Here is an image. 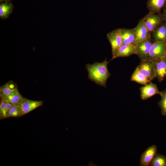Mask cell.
<instances>
[{
	"label": "cell",
	"mask_w": 166,
	"mask_h": 166,
	"mask_svg": "<svg viewBox=\"0 0 166 166\" xmlns=\"http://www.w3.org/2000/svg\"><path fill=\"white\" fill-rule=\"evenodd\" d=\"M108 63L106 58L102 62L96 61L92 64H86L88 78L96 84L106 88L107 81L111 76L108 69Z\"/></svg>",
	"instance_id": "1"
},
{
	"label": "cell",
	"mask_w": 166,
	"mask_h": 166,
	"mask_svg": "<svg viewBox=\"0 0 166 166\" xmlns=\"http://www.w3.org/2000/svg\"><path fill=\"white\" fill-rule=\"evenodd\" d=\"M141 61L136 68L151 81L156 77L153 61L149 59Z\"/></svg>",
	"instance_id": "2"
},
{
	"label": "cell",
	"mask_w": 166,
	"mask_h": 166,
	"mask_svg": "<svg viewBox=\"0 0 166 166\" xmlns=\"http://www.w3.org/2000/svg\"><path fill=\"white\" fill-rule=\"evenodd\" d=\"M107 38L111 45L113 57L122 45L121 28L115 29L108 33L107 34Z\"/></svg>",
	"instance_id": "3"
},
{
	"label": "cell",
	"mask_w": 166,
	"mask_h": 166,
	"mask_svg": "<svg viewBox=\"0 0 166 166\" xmlns=\"http://www.w3.org/2000/svg\"><path fill=\"white\" fill-rule=\"evenodd\" d=\"M43 103L42 101L32 100L23 97L21 103L17 107L21 116L42 106Z\"/></svg>",
	"instance_id": "4"
},
{
	"label": "cell",
	"mask_w": 166,
	"mask_h": 166,
	"mask_svg": "<svg viewBox=\"0 0 166 166\" xmlns=\"http://www.w3.org/2000/svg\"><path fill=\"white\" fill-rule=\"evenodd\" d=\"M152 43L149 38L141 41L135 45L136 54L141 61L149 58L150 50Z\"/></svg>",
	"instance_id": "5"
},
{
	"label": "cell",
	"mask_w": 166,
	"mask_h": 166,
	"mask_svg": "<svg viewBox=\"0 0 166 166\" xmlns=\"http://www.w3.org/2000/svg\"><path fill=\"white\" fill-rule=\"evenodd\" d=\"M145 25L150 32H153L162 24V17L155 13L149 12L143 18Z\"/></svg>",
	"instance_id": "6"
},
{
	"label": "cell",
	"mask_w": 166,
	"mask_h": 166,
	"mask_svg": "<svg viewBox=\"0 0 166 166\" xmlns=\"http://www.w3.org/2000/svg\"><path fill=\"white\" fill-rule=\"evenodd\" d=\"M140 97L142 100H146L156 94L160 95L156 85L151 81L140 88Z\"/></svg>",
	"instance_id": "7"
},
{
	"label": "cell",
	"mask_w": 166,
	"mask_h": 166,
	"mask_svg": "<svg viewBox=\"0 0 166 166\" xmlns=\"http://www.w3.org/2000/svg\"><path fill=\"white\" fill-rule=\"evenodd\" d=\"M166 42H153L149 53V59L154 60L164 57Z\"/></svg>",
	"instance_id": "8"
},
{
	"label": "cell",
	"mask_w": 166,
	"mask_h": 166,
	"mask_svg": "<svg viewBox=\"0 0 166 166\" xmlns=\"http://www.w3.org/2000/svg\"><path fill=\"white\" fill-rule=\"evenodd\" d=\"M153 61L156 72V78L161 82L166 77V58L164 57Z\"/></svg>",
	"instance_id": "9"
},
{
	"label": "cell",
	"mask_w": 166,
	"mask_h": 166,
	"mask_svg": "<svg viewBox=\"0 0 166 166\" xmlns=\"http://www.w3.org/2000/svg\"><path fill=\"white\" fill-rule=\"evenodd\" d=\"M156 146L152 145L148 147L141 154L140 159V166H149L153 158L156 154Z\"/></svg>",
	"instance_id": "10"
},
{
	"label": "cell",
	"mask_w": 166,
	"mask_h": 166,
	"mask_svg": "<svg viewBox=\"0 0 166 166\" xmlns=\"http://www.w3.org/2000/svg\"><path fill=\"white\" fill-rule=\"evenodd\" d=\"M134 28L136 35L135 45L143 40L150 38V32L146 27L143 18L139 21Z\"/></svg>",
	"instance_id": "11"
},
{
	"label": "cell",
	"mask_w": 166,
	"mask_h": 166,
	"mask_svg": "<svg viewBox=\"0 0 166 166\" xmlns=\"http://www.w3.org/2000/svg\"><path fill=\"white\" fill-rule=\"evenodd\" d=\"M136 46L135 44H123L119 48L110 61L118 57H128L136 54Z\"/></svg>",
	"instance_id": "12"
},
{
	"label": "cell",
	"mask_w": 166,
	"mask_h": 166,
	"mask_svg": "<svg viewBox=\"0 0 166 166\" xmlns=\"http://www.w3.org/2000/svg\"><path fill=\"white\" fill-rule=\"evenodd\" d=\"M122 45L135 44L136 35L134 28L131 29L121 28Z\"/></svg>",
	"instance_id": "13"
},
{
	"label": "cell",
	"mask_w": 166,
	"mask_h": 166,
	"mask_svg": "<svg viewBox=\"0 0 166 166\" xmlns=\"http://www.w3.org/2000/svg\"><path fill=\"white\" fill-rule=\"evenodd\" d=\"M18 90L16 84L12 81L6 83L1 86L0 88V95L2 98H3Z\"/></svg>",
	"instance_id": "14"
},
{
	"label": "cell",
	"mask_w": 166,
	"mask_h": 166,
	"mask_svg": "<svg viewBox=\"0 0 166 166\" xmlns=\"http://www.w3.org/2000/svg\"><path fill=\"white\" fill-rule=\"evenodd\" d=\"M166 2V0H148L147 7L150 12L158 13L164 6Z\"/></svg>",
	"instance_id": "15"
},
{
	"label": "cell",
	"mask_w": 166,
	"mask_h": 166,
	"mask_svg": "<svg viewBox=\"0 0 166 166\" xmlns=\"http://www.w3.org/2000/svg\"><path fill=\"white\" fill-rule=\"evenodd\" d=\"M152 32V37L155 42H166V24H162Z\"/></svg>",
	"instance_id": "16"
},
{
	"label": "cell",
	"mask_w": 166,
	"mask_h": 166,
	"mask_svg": "<svg viewBox=\"0 0 166 166\" xmlns=\"http://www.w3.org/2000/svg\"><path fill=\"white\" fill-rule=\"evenodd\" d=\"M14 6L10 1L1 3L0 4V18L6 19L9 18L12 13Z\"/></svg>",
	"instance_id": "17"
},
{
	"label": "cell",
	"mask_w": 166,
	"mask_h": 166,
	"mask_svg": "<svg viewBox=\"0 0 166 166\" xmlns=\"http://www.w3.org/2000/svg\"><path fill=\"white\" fill-rule=\"evenodd\" d=\"M130 80L143 85L150 82L136 68L132 73Z\"/></svg>",
	"instance_id": "18"
},
{
	"label": "cell",
	"mask_w": 166,
	"mask_h": 166,
	"mask_svg": "<svg viewBox=\"0 0 166 166\" xmlns=\"http://www.w3.org/2000/svg\"><path fill=\"white\" fill-rule=\"evenodd\" d=\"M23 97L18 91L3 99L5 100L12 105L18 106L21 103Z\"/></svg>",
	"instance_id": "19"
},
{
	"label": "cell",
	"mask_w": 166,
	"mask_h": 166,
	"mask_svg": "<svg viewBox=\"0 0 166 166\" xmlns=\"http://www.w3.org/2000/svg\"><path fill=\"white\" fill-rule=\"evenodd\" d=\"M150 166H166V156L156 153L151 161Z\"/></svg>",
	"instance_id": "20"
},
{
	"label": "cell",
	"mask_w": 166,
	"mask_h": 166,
	"mask_svg": "<svg viewBox=\"0 0 166 166\" xmlns=\"http://www.w3.org/2000/svg\"><path fill=\"white\" fill-rule=\"evenodd\" d=\"M12 105L4 99L2 98L0 104V117L1 119L6 118V114Z\"/></svg>",
	"instance_id": "21"
},
{
	"label": "cell",
	"mask_w": 166,
	"mask_h": 166,
	"mask_svg": "<svg viewBox=\"0 0 166 166\" xmlns=\"http://www.w3.org/2000/svg\"><path fill=\"white\" fill-rule=\"evenodd\" d=\"M161 99L158 102V104L160 109L161 112L163 116H166V89L161 91L160 95Z\"/></svg>",
	"instance_id": "22"
},
{
	"label": "cell",
	"mask_w": 166,
	"mask_h": 166,
	"mask_svg": "<svg viewBox=\"0 0 166 166\" xmlns=\"http://www.w3.org/2000/svg\"><path fill=\"white\" fill-rule=\"evenodd\" d=\"M21 117L17 106L12 105L7 113L6 118Z\"/></svg>",
	"instance_id": "23"
},
{
	"label": "cell",
	"mask_w": 166,
	"mask_h": 166,
	"mask_svg": "<svg viewBox=\"0 0 166 166\" xmlns=\"http://www.w3.org/2000/svg\"><path fill=\"white\" fill-rule=\"evenodd\" d=\"M162 18L163 20L165 22V23L166 24V9H164Z\"/></svg>",
	"instance_id": "24"
},
{
	"label": "cell",
	"mask_w": 166,
	"mask_h": 166,
	"mask_svg": "<svg viewBox=\"0 0 166 166\" xmlns=\"http://www.w3.org/2000/svg\"><path fill=\"white\" fill-rule=\"evenodd\" d=\"M12 0H0V2L1 3L5 2H8Z\"/></svg>",
	"instance_id": "25"
},
{
	"label": "cell",
	"mask_w": 166,
	"mask_h": 166,
	"mask_svg": "<svg viewBox=\"0 0 166 166\" xmlns=\"http://www.w3.org/2000/svg\"><path fill=\"white\" fill-rule=\"evenodd\" d=\"M164 57L166 58V46Z\"/></svg>",
	"instance_id": "26"
},
{
	"label": "cell",
	"mask_w": 166,
	"mask_h": 166,
	"mask_svg": "<svg viewBox=\"0 0 166 166\" xmlns=\"http://www.w3.org/2000/svg\"><path fill=\"white\" fill-rule=\"evenodd\" d=\"M164 7H165V9H166V2L165 4Z\"/></svg>",
	"instance_id": "27"
}]
</instances>
